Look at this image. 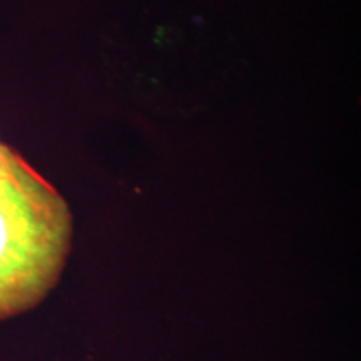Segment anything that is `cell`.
Segmentation results:
<instances>
[{
    "mask_svg": "<svg viewBox=\"0 0 361 361\" xmlns=\"http://www.w3.org/2000/svg\"><path fill=\"white\" fill-rule=\"evenodd\" d=\"M11 151H12L11 146H7V144H4L2 141H0V164H2L4 159H6Z\"/></svg>",
    "mask_w": 361,
    "mask_h": 361,
    "instance_id": "obj_2",
    "label": "cell"
},
{
    "mask_svg": "<svg viewBox=\"0 0 361 361\" xmlns=\"http://www.w3.org/2000/svg\"><path fill=\"white\" fill-rule=\"evenodd\" d=\"M71 243L66 200L12 147L0 164V319L35 308L51 293Z\"/></svg>",
    "mask_w": 361,
    "mask_h": 361,
    "instance_id": "obj_1",
    "label": "cell"
}]
</instances>
